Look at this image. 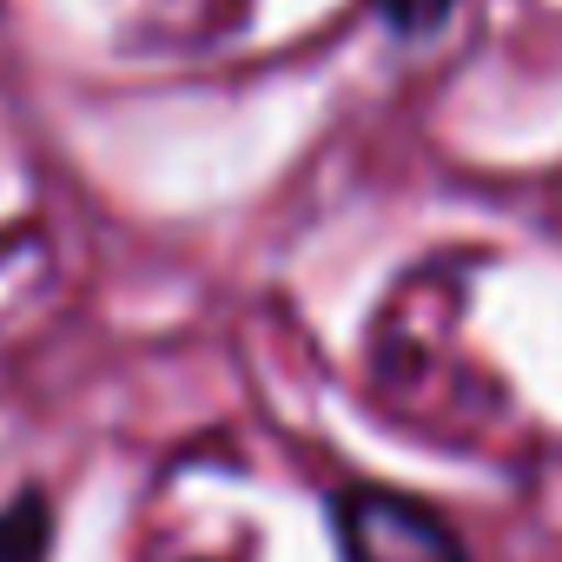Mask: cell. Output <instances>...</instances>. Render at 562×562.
Returning <instances> with one entry per match:
<instances>
[{"label":"cell","mask_w":562,"mask_h":562,"mask_svg":"<svg viewBox=\"0 0 562 562\" xmlns=\"http://www.w3.org/2000/svg\"><path fill=\"white\" fill-rule=\"evenodd\" d=\"M338 542H345V562H463L443 516L378 483H358L338 496Z\"/></svg>","instance_id":"1"},{"label":"cell","mask_w":562,"mask_h":562,"mask_svg":"<svg viewBox=\"0 0 562 562\" xmlns=\"http://www.w3.org/2000/svg\"><path fill=\"white\" fill-rule=\"evenodd\" d=\"M41 542H47V509H41V496L14 503V516H0V562H41Z\"/></svg>","instance_id":"2"}]
</instances>
